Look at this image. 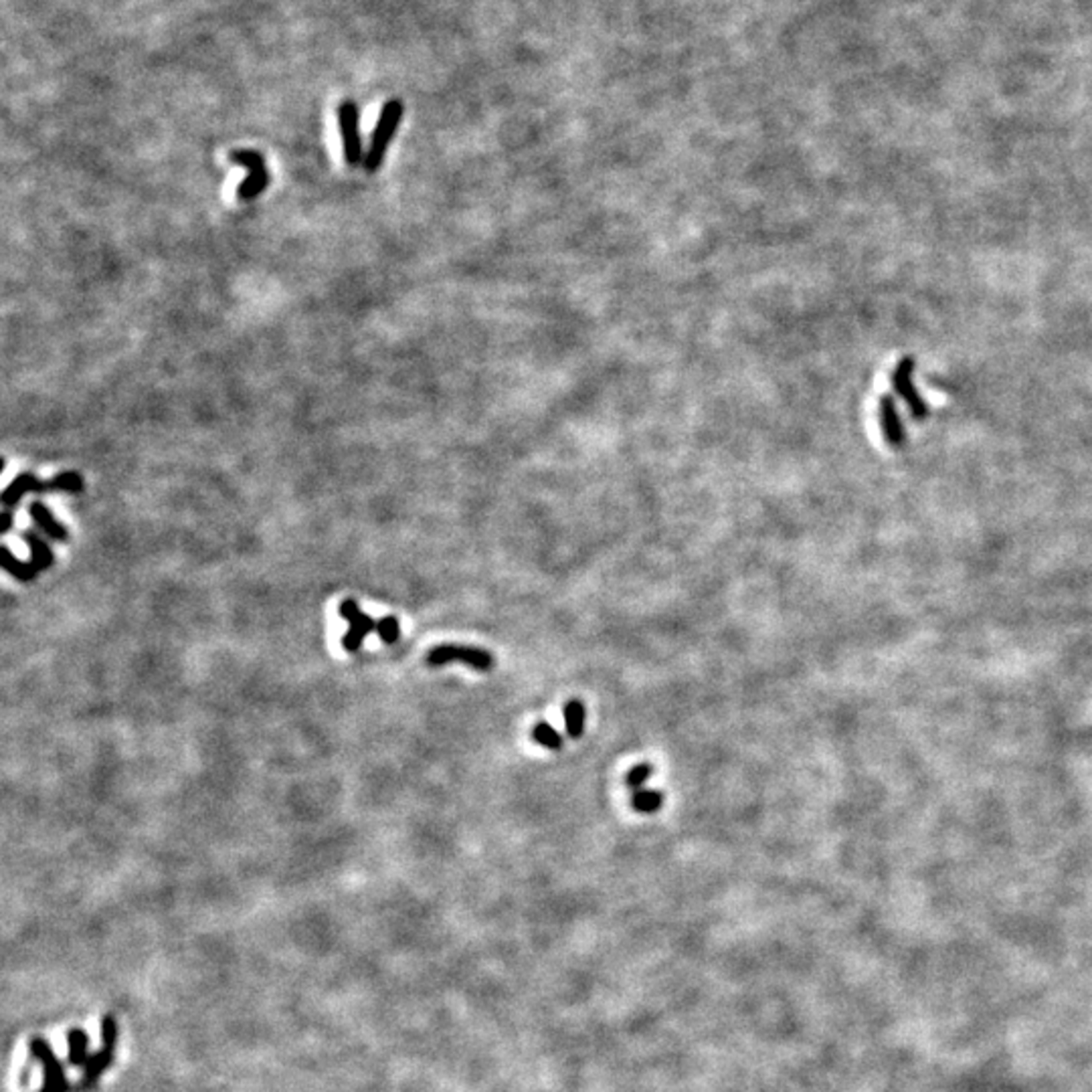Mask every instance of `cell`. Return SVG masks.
<instances>
[{
  "label": "cell",
  "mask_w": 1092,
  "mask_h": 1092,
  "mask_svg": "<svg viewBox=\"0 0 1092 1092\" xmlns=\"http://www.w3.org/2000/svg\"><path fill=\"white\" fill-rule=\"evenodd\" d=\"M563 716H565V727H566V735L571 738H579L583 735L585 730V718H587V710L585 704L580 700H569L565 704L563 708Z\"/></svg>",
  "instance_id": "12"
},
{
  "label": "cell",
  "mask_w": 1092,
  "mask_h": 1092,
  "mask_svg": "<svg viewBox=\"0 0 1092 1092\" xmlns=\"http://www.w3.org/2000/svg\"><path fill=\"white\" fill-rule=\"evenodd\" d=\"M229 161L237 166H245L249 170V175L237 186V198L249 203V200L264 195L269 186V172L264 154L258 150H233Z\"/></svg>",
  "instance_id": "3"
},
{
  "label": "cell",
  "mask_w": 1092,
  "mask_h": 1092,
  "mask_svg": "<svg viewBox=\"0 0 1092 1092\" xmlns=\"http://www.w3.org/2000/svg\"><path fill=\"white\" fill-rule=\"evenodd\" d=\"M31 492H43V482H41L34 474H29V472L20 474L9 483V486L4 488L3 496H0V502H3V506L6 510H11Z\"/></svg>",
  "instance_id": "8"
},
{
  "label": "cell",
  "mask_w": 1092,
  "mask_h": 1092,
  "mask_svg": "<svg viewBox=\"0 0 1092 1092\" xmlns=\"http://www.w3.org/2000/svg\"><path fill=\"white\" fill-rule=\"evenodd\" d=\"M0 527H3V535H6V532L11 530V527H12V510H4V512H3V524H0Z\"/></svg>",
  "instance_id": "18"
},
{
  "label": "cell",
  "mask_w": 1092,
  "mask_h": 1092,
  "mask_svg": "<svg viewBox=\"0 0 1092 1092\" xmlns=\"http://www.w3.org/2000/svg\"><path fill=\"white\" fill-rule=\"evenodd\" d=\"M83 490H86V482H83V475L78 472H61L49 482H43V492L81 494Z\"/></svg>",
  "instance_id": "11"
},
{
  "label": "cell",
  "mask_w": 1092,
  "mask_h": 1092,
  "mask_svg": "<svg viewBox=\"0 0 1092 1092\" xmlns=\"http://www.w3.org/2000/svg\"><path fill=\"white\" fill-rule=\"evenodd\" d=\"M532 738H535V741L541 746H544V749H550V751H558L563 746L561 732H558L549 722H538L536 727L532 729Z\"/></svg>",
  "instance_id": "14"
},
{
  "label": "cell",
  "mask_w": 1092,
  "mask_h": 1092,
  "mask_svg": "<svg viewBox=\"0 0 1092 1092\" xmlns=\"http://www.w3.org/2000/svg\"><path fill=\"white\" fill-rule=\"evenodd\" d=\"M915 358L912 356H904L898 361V364L894 366L893 377H890V383H893V389L898 397H901L904 403H907L909 411L912 415V419L916 421H924L929 417V405L927 400L921 397V393L916 391L915 381H912V375H915Z\"/></svg>",
  "instance_id": "4"
},
{
  "label": "cell",
  "mask_w": 1092,
  "mask_h": 1092,
  "mask_svg": "<svg viewBox=\"0 0 1092 1092\" xmlns=\"http://www.w3.org/2000/svg\"><path fill=\"white\" fill-rule=\"evenodd\" d=\"M377 632H378V635H381V639L385 641V644H395V641L399 639V633H400L399 619L397 617H383L381 621H378Z\"/></svg>",
  "instance_id": "17"
},
{
  "label": "cell",
  "mask_w": 1092,
  "mask_h": 1092,
  "mask_svg": "<svg viewBox=\"0 0 1092 1092\" xmlns=\"http://www.w3.org/2000/svg\"><path fill=\"white\" fill-rule=\"evenodd\" d=\"M25 542L29 546L31 550V565L34 566V571L41 572L45 569H49L55 563V555L53 550L49 549V544H47L43 538L39 535H34V532H25Z\"/></svg>",
  "instance_id": "10"
},
{
  "label": "cell",
  "mask_w": 1092,
  "mask_h": 1092,
  "mask_svg": "<svg viewBox=\"0 0 1092 1092\" xmlns=\"http://www.w3.org/2000/svg\"><path fill=\"white\" fill-rule=\"evenodd\" d=\"M449 662H461V663H467L469 668L480 669V672H488V669L492 668L494 658H492V654L486 652V649L453 646V644H444V646L433 647L430 655H427V663H430V666H444V663H449Z\"/></svg>",
  "instance_id": "5"
},
{
  "label": "cell",
  "mask_w": 1092,
  "mask_h": 1092,
  "mask_svg": "<svg viewBox=\"0 0 1092 1092\" xmlns=\"http://www.w3.org/2000/svg\"><path fill=\"white\" fill-rule=\"evenodd\" d=\"M29 514H31V518L34 520V524H37V527L43 530L45 535L51 538V541L65 542L67 538H69L67 528L57 520V518L53 516L51 510L47 508L43 502H39V500L37 502H31Z\"/></svg>",
  "instance_id": "9"
},
{
  "label": "cell",
  "mask_w": 1092,
  "mask_h": 1092,
  "mask_svg": "<svg viewBox=\"0 0 1092 1092\" xmlns=\"http://www.w3.org/2000/svg\"><path fill=\"white\" fill-rule=\"evenodd\" d=\"M338 611H340L342 617L350 624L348 633L344 635V639H342V647L347 649V652H356V649H361L363 639L366 638V635L375 632L378 621L363 613L361 607L356 605V601H350V599L342 601L340 610Z\"/></svg>",
  "instance_id": "6"
},
{
  "label": "cell",
  "mask_w": 1092,
  "mask_h": 1092,
  "mask_svg": "<svg viewBox=\"0 0 1092 1092\" xmlns=\"http://www.w3.org/2000/svg\"><path fill=\"white\" fill-rule=\"evenodd\" d=\"M878 417H880L884 441H886L890 447L902 449L904 445H907L909 435L907 431H904L902 419H901V415H898L894 399L890 395L880 397V403H878Z\"/></svg>",
  "instance_id": "7"
},
{
  "label": "cell",
  "mask_w": 1092,
  "mask_h": 1092,
  "mask_svg": "<svg viewBox=\"0 0 1092 1092\" xmlns=\"http://www.w3.org/2000/svg\"><path fill=\"white\" fill-rule=\"evenodd\" d=\"M662 804H663L662 793L660 791H654V789H639V791H635L633 797H632L633 810L639 812V813H654V812H658L660 807H662Z\"/></svg>",
  "instance_id": "15"
},
{
  "label": "cell",
  "mask_w": 1092,
  "mask_h": 1092,
  "mask_svg": "<svg viewBox=\"0 0 1092 1092\" xmlns=\"http://www.w3.org/2000/svg\"><path fill=\"white\" fill-rule=\"evenodd\" d=\"M338 128H340V138H342V154H344V162L352 168H356V166L364 164V144H363V136H361V112H358V106L352 100L342 101L340 106H338Z\"/></svg>",
  "instance_id": "2"
},
{
  "label": "cell",
  "mask_w": 1092,
  "mask_h": 1092,
  "mask_svg": "<svg viewBox=\"0 0 1092 1092\" xmlns=\"http://www.w3.org/2000/svg\"><path fill=\"white\" fill-rule=\"evenodd\" d=\"M0 565H3V569L9 572V575H12L17 580H23V583H29V580H34L39 575L31 563L17 561L9 546H3V558H0Z\"/></svg>",
  "instance_id": "13"
},
{
  "label": "cell",
  "mask_w": 1092,
  "mask_h": 1092,
  "mask_svg": "<svg viewBox=\"0 0 1092 1092\" xmlns=\"http://www.w3.org/2000/svg\"><path fill=\"white\" fill-rule=\"evenodd\" d=\"M652 773H654V767L652 765H647V763L635 765L633 769L625 775V785L629 787V789L639 791L641 785H644L646 781L652 777Z\"/></svg>",
  "instance_id": "16"
},
{
  "label": "cell",
  "mask_w": 1092,
  "mask_h": 1092,
  "mask_svg": "<svg viewBox=\"0 0 1092 1092\" xmlns=\"http://www.w3.org/2000/svg\"><path fill=\"white\" fill-rule=\"evenodd\" d=\"M405 106L400 100H386L385 106L381 109V116H378V122L375 130H372L369 148H366V156H364V170L370 172V175H375V172L381 168L386 156V150H389L393 138H395L400 117H403Z\"/></svg>",
  "instance_id": "1"
}]
</instances>
